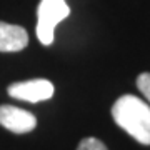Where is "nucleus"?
<instances>
[{
  "label": "nucleus",
  "mask_w": 150,
  "mask_h": 150,
  "mask_svg": "<svg viewBox=\"0 0 150 150\" xmlns=\"http://www.w3.org/2000/svg\"><path fill=\"white\" fill-rule=\"evenodd\" d=\"M112 117L118 127L139 144L150 145V105L135 95H123L115 100Z\"/></svg>",
  "instance_id": "f257e3e1"
},
{
  "label": "nucleus",
  "mask_w": 150,
  "mask_h": 150,
  "mask_svg": "<svg viewBox=\"0 0 150 150\" xmlns=\"http://www.w3.org/2000/svg\"><path fill=\"white\" fill-rule=\"evenodd\" d=\"M70 15V7L65 0H40L37 8V37L40 43L54 42V30L62 20Z\"/></svg>",
  "instance_id": "f03ea898"
},
{
  "label": "nucleus",
  "mask_w": 150,
  "mask_h": 150,
  "mask_svg": "<svg viewBox=\"0 0 150 150\" xmlns=\"http://www.w3.org/2000/svg\"><path fill=\"white\" fill-rule=\"evenodd\" d=\"M7 92H8V95L17 98V100L37 103V102H42V100L52 98L54 85H52V82L45 80V79H33V80L10 83Z\"/></svg>",
  "instance_id": "7ed1b4c3"
},
{
  "label": "nucleus",
  "mask_w": 150,
  "mask_h": 150,
  "mask_svg": "<svg viewBox=\"0 0 150 150\" xmlns=\"http://www.w3.org/2000/svg\"><path fill=\"white\" fill-rule=\"evenodd\" d=\"M0 125L13 134H28L37 127V118L23 108L0 105Z\"/></svg>",
  "instance_id": "20e7f679"
},
{
  "label": "nucleus",
  "mask_w": 150,
  "mask_h": 150,
  "mask_svg": "<svg viewBox=\"0 0 150 150\" xmlns=\"http://www.w3.org/2000/svg\"><path fill=\"white\" fill-rule=\"evenodd\" d=\"M28 45V33L20 25L0 22V52H20Z\"/></svg>",
  "instance_id": "39448f33"
},
{
  "label": "nucleus",
  "mask_w": 150,
  "mask_h": 150,
  "mask_svg": "<svg viewBox=\"0 0 150 150\" xmlns=\"http://www.w3.org/2000/svg\"><path fill=\"white\" fill-rule=\"evenodd\" d=\"M77 150H108L105 147L102 140L98 139H93V137H87V139H82Z\"/></svg>",
  "instance_id": "423d86ee"
},
{
  "label": "nucleus",
  "mask_w": 150,
  "mask_h": 150,
  "mask_svg": "<svg viewBox=\"0 0 150 150\" xmlns=\"http://www.w3.org/2000/svg\"><path fill=\"white\" fill-rule=\"evenodd\" d=\"M137 87L144 93V97L150 102V72H144L137 77Z\"/></svg>",
  "instance_id": "0eeeda50"
}]
</instances>
